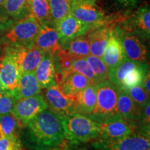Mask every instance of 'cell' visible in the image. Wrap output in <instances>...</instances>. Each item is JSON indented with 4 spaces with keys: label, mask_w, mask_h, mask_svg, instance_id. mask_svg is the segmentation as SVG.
<instances>
[{
    "label": "cell",
    "mask_w": 150,
    "mask_h": 150,
    "mask_svg": "<svg viewBox=\"0 0 150 150\" xmlns=\"http://www.w3.org/2000/svg\"><path fill=\"white\" fill-rule=\"evenodd\" d=\"M94 150H150L149 135L142 131L117 140H101L93 144Z\"/></svg>",
    "instance_id": "obj_6"
},
{
    "label": "cell",
    "mask_w": 150,
    "mask_h": 150,
    "mask_svg": "<svg viewBox=\"0 0 150 150\" xmlns=\"http://www.w3.org/2000/svg\"><path fill=\"white\" fill-rule=\"evenodd\" d=\"M55 81L58 87L65 95L74 99L81 92L93 84L83 75L70 71L56 72Z\"/></svg>",
    "instance_id": "obj_11"
},
{
    "label": "cell",
    "mask_w": 150,
    "mask_h": 150,
    "mask_svg": "<svg viewBox=\"0 0 150 150\" xmlns=\"http://www.w3.org/2000/svg\"><path fill=\"white\" fill-rule=\"evenodd\" d=\"M14 22H15L13 21L12 20H5L0 18V34L6 32Z\"/></svg>",
    "instance_id": "obj_37"
},
{
    "label": "cell",
    "mask_w": 150,
    "mask_h": 150,
    "mask_svg": "<svg viewBox=\"0 0 150 150\" xmlns=\"http://www.w3.org/2000/svg\"><path fill=\"white\" fill-rule=\"evenodd\" d=\"M148 70L147 64L140 63L125 76L120 89H127L136 86H142L145 74Z\"/></svg>",
    "instance_id": "obj_28"
},
{
    "label": "cell",
    "mask_w": 150,
    "mask_h": 150,
    "mask_svg": "<svg viewBox=\"0 0 150 150\" xmlns=\"http://www.w3.org/2000/svg\"><path fill=\"white\" fill-rule=\"evenodd\" d=\"M45 89V99L50 109L62 117L73 114L75 104L74 98L65 95L56 84Z\"/></svg>",
    "instance_id": "obj_12"
},
{
    "label": "cell",
    "mask_w": 150,
    "mask_h": 150,
    "mask_svg": "<svg viewBox=\"0 0 150 150\" xmlns=\"http://www.w3.org/2000/svg\"><path fill=\"white\" fill-rule=\"evenodd\" d=\"M53 150H57V149H53Z\"/></svg>",
    "instance_id": "obj_43"
},
{
    "label": "cell",
    "mask_w": 150,
    "mask_h": 150,
    "mask_svg": "<svg viewBox=\"0 0 150 150\" xmlns=\"http://www.w3.org/2000/svg\"><path fill=\"white\" fill-rule=\"evenodd\" d=\"M142 87L145 88L146 91L147 92V93H150V74L149 71L148 70L146 72L145 78H144L143 83H142Z\"/></svg>",
    "instance_id": "obj_38"
},
{
    "label": "cell",
    "mask_w": 150,
    "mask_h": 150,
    "mask_svg": "<svg viewBox=\"0 0 150 150\" xmlns=\"http://www.w3.org/2000/svg\"><path fill=\"white\" fill-rule=\"evenodd\" d=\"M16 101L10 92L0 91V117L11 113Z\"/></svg>",
    "instance_id": "obj_33"
},
{
    "label": "cell",
    "mask_w": 150,
    "mask_h": 150,
    "mask_svg": "<svg viewBox=\"0 0 150 150\" xmlns=\"http://www.w3.org/2000/svg\"><path fill=\"white\" fill-rule=\"evenodd\" d=\"M115 31L121 42L125 57L133 61L145 62L147 59V50L139 37L120 27L115 28Z\"/></svg>",
    "instance_id": "obj_10"
},
{
    "label": "cell",
    "mask_w": 150,
    "mask_h": 150,
    "mask_svg": "<svg viewBox=\"0 0 150 150\" xmlns=\"http://www.w3.org/2000/svg\"><path fill=\"white\" fill-rule=\"evenodd\" d=\"M86 1H92V2H96V1L97 0H86Z\"/></svg>",
    "instance_id": "obj_40"
},
{
    "label": "cell",
    "mask_w": 150,
    "mask_h": 150,
    "mask_svg": "<svg viewBox=\"0 0 150 150\" xmlns=\"http://www.w3.org/2000/svg\"><path fill=\"white\" fill-rule=\"evenodd\" d=\"M0 91H1V87H0Z\"/></svg>",
    "instance_id": "obj_42"
},
{
    "label": "cell",
    "mask_w": 150,
    "mask_h": 150,
    "mask_svg": "<svg viewBox=\"0 0 150 150\" xmlns=\"http://www.w3.org/2000/svg\"><path fill=\"white\" fill-rule=\"evenodd\" d=\"M125 58L121 42L115 32V28H113L101 59L109 70L119 65Z\"/></svg>",
    "instance_id": "obj_20"
},
{
    "label": "cell",
    "mask_w": 150,
    "mask_h": 150,
    "mask_svg": "<svg viewBox=\"0 0 150 150\" xmlns=\"http://www.w3.org/2000/svg\"><path fill=\"white\" fill-rule=\"evenodd\" d=\"M61 48L65 49L75 59H85L90 54V44L86 35L74 38L67 41Z\"/></svg>",
    "instance_id": "obj_24"
},
{
    "label": "cell",
    "mask_w": 150,
    "mask_h": 150,
    "mask_svg": "<svg viewBox=\"0 0 150 150\" xmlns=\"http://www.w3.org/2000/svg\"><path fill=\"white\" fill-rule=\"evenodd\" d=\"M50 9V16L53 27L62 19L70 14L71 1L70 0H47Z\"/></svg>",
    "instance_id": "obj_27"
},
{
    "label": "cell",
    "mask_w": 150,
    "mask_h": 150,
    "mask_svg": "<svg viewBox=\"0 0 150 150\" xmlns=\"http://www.w3.org/2000/svg\"><path fill=\"white\" fill-rule=\"evenodd\" d=\"M34 46L45 53L50 52L56 55L61 48L59 35L56 28L51 25H41Z\"/></svg>",
    "instance_id": "obj_19"
},
{
    "label": "cell",
    "mask_w": 150,
    "mask_h": 150,
    "mask_svg": "<svg viewBox=\"0 0 150 150\" xmlns=\"http://www.w3.org/2000/svg\"><path fill=\"white\" fill-rule=\"evenodd\" d=\"M117 88L108 80L97 84L95 107L89 117L99 123L119 115L117 108Z\"/></svg>",
    "instance_id": "obj_4"
},
{
    "label": "cell",
    "mask_w": 150,
    "mask_h": 150,
    "mask_svg": "<svg viewBox=\"0 0 150 150\" xmlns=\"http://www.w3.org/2000/svg\"><path fill=\"white\" fill-rule=\"evenodd\" d=\"M70 1H71V2H72V1H75V0H70Z\"/></svg>",
    "instance_id": "obj_41"
},
{
    "label": "cell",
    "mask_w": 150,
    "mask_h": 150,
    "mask_svg": "<svg viewBox=\"0 0 150 150\" xmlns=\"http://www.w3.org/2000/svg\"><path fill=\"white\" fill-rule=\"evenodd\" d=\"M62 118L65 139L74 142H86L99 136V124L89 116L73 113Z\"/></svg>",
    "instance_id": "obj_2"
},
{
    "label": "cell",
    "mask_w": 150,
    "mask_h": 150,
    "mask_svg": "<svg viewBox=\"0 0 150 150\" xmlns=\"http://www.w3.org/2000/svg\"><path fill=\"white\" fill-rule=\"evenodd\" d=\"M44 97L40 94L18 99L15 103L11 113L22 127L29 123L40 112L47 108Z\"/></svg>",
    "instance_id": "obj_8"
},
{
    "label": "cell",
    "mask_w": 150,
    "mask_h": 150,
    "mask_svg": "<svg viewBox=\"0 0 150 150\" xmlns=\"http://www.w3.org/2000/svg\"><path fill=\"white\" fill-rule=\"evenodd\" d=\"M122 90L128 94L134 102L140 107L149 100V94L147 93L142 86H133L129 88Z\"/></svg>",
    "instance_id": "obj_32"
},
{
    "label": "cell",
    "mask_w": 150,
    "mask_h": 150,
    "mask_svg": "<svg viewBox=\"0 0 150 150\" xmlns=\"http://www.w3.org/2000/svg\"><path fill=\"white\" fill-rule=\"evenodd\" d=\"M55 56V61H58L59 63L58 66H59V70L58 72H62L67 70L70 67L72 61L76 59L74 56L71 55L67 50L63 48H61V50L56 53Z\"/></svg>",
    "instance_id": "obj_34"
},
{
    "label": "cell",
    "mask_w": 150,
    "mask_h": 150,
    "mask_svg": "<svg viewBox=\"0 0 150 150\" xmlns=\"http://www.w3.org/2000/svg\"><path fill=\"white\" fill-rule=\"evenodd\" d=\"M5 1L6 0H0V18L5 20H11V19H10L8 16H7L6 13L4 8Z\"/></svg>",
    "instance_id": "obj_39"
},
{
    "label": "cell",
    "mask_w": 150,
    "mask_h": 150,
    "mask_svg": "<svg viewBox=\"0 0 150 150\" xmlns=\"http://www.w3.org/2000/svg\"><path fill=\"white\" fill-rule=\"evenodd\" d=\"M121 29L138 37L149 40L150 35V9L149 3H144L130 16L124 18Z\"/></svg>",
    "instance_id": "obj_9"
},
{
    "label": "cell",
    "mask_w": 150,
    "mask_h": 150,
    "mask_svg": "<svg viewBox=\"0 0 150 150\" xmlns=\"http://www.w3.org/2000/svg\"><path fill=\"white\" fill-rule=\"evenodd\" d=\"M139 63V62L131 61L125 58L119 65L108 70V81L117 89H120L125 76Z\"/></svg>",
    "instance_id": "obj_23"
},
{
    "label": "cell",
    "mask_w": 150,
    "mask_h": 150,
    "mask_svg": "<svg viewBox=\"0 0 150 150\" xmlns=\"http://www.w3.org/2000/svg\"><path fill=\"white\" fill-rule=\"evenodd\" d=\"M30 16L36 19L41 25L52 26L47 0H29Z\"/></svg>",
    "instance_id": "obj_26"
},
{
    "label": "cell",
    "mask_w": 150,
    "mask_h": 150,
    "mask_svg": "<svg viewBox=\"0 0 150 150\" xmlns=\"http://www.w3.org/2000/svg\"><path fill=\"white\" fill-rule=\"evenodd\" d=\"M113 28L110 24L90 28L86 33L89 40L90 54L102 58Z\"/></svg>",
    "instance_id": "obj_16"
},
{
    "label": "cell",
    "mask_w": 150,
    "mask_h": 150,
    "mask_svg": "<svg viewBox=\"0 0 150 150\" xmlns=\"http://www.w3.org/2000/svg\"><path fill=\"white\" fill-rule=\"evenodd\" d=\"M20 72H34L42 60L45 52L33 46L31 47H15Z\"/></svg>",
    "instance_id": "obj_18"
},
{
    "label": "cell",
    "mask_w": 150,
    "mask_h": 150,
    "mask_svg": "<svg viewBox=\"0 0 150 150\" xmlns=\"http://www.w3.org/2000/svg\"><path fill=\"white\" fill-rule=\"evenodd\" d=\"M117 1L124 8L130 10L136 8L141 0H117Z\"/></svg>",
    "instance_id": "obj_36"
},
{
    "label": "cell",
    "mask_w": 150,
    "mask_h": 150,
    "mask_svg": "<svg viewBox=\"0 0 150 150\" xmlns=\"http://www.w3.org/2000/svg\"><path fill=\"white\" fill-rule=\"evenodd\" d=\"M20 72L13 47L6 45L0 60V87L1 91L13 92L16 89Z\"/></svg>",
    "instance_id": "obj_5"
},
{
    "label": "cell",
    "mask_w": 150,
    "mask_h": 150,
    "mask_svg": "<svg viewBox=\"0 0 150 150\" xmlns=\"http://www.w3.org/2000/svg\"><path fill=\"white\" fill-rule=\"evenodd\" d=\"M34 74L41 88H47L56 85L55 55L50 52H45L35 70Z\"/></svg>",
    "instance_id": "obj_17"
},
{
    "label": "cell",
    "mask_w": 150,
    "mask_h": 150,
    "mask_svg": "<svg viewBox=\"0 0 150 150\" xmlns=\"http://www.w3.org/2000/svg\"><path fill=\"white\" fill-rule=\"evenodd\" d=\"M4 8L7 16L14 22L30 16L29 0H6Z\"/></svg>",
    "instance_id": "obj_25"
},
{
    "label": "cell",
    "mask_w": 150,
    "mask_h": 150,
    "mask_svg": "<svg viewBox=\"0 0 150 150\" xmlns=\"http://www.w3.org/2000/svg\"><path fill=\"white\" fill-rule=\"evenodd\" d=\"M65 71H70V72H76L83 75L86 78L88 79L94 85L97 84L96 77L94 74L93 71L86 59H74L72 61L70 67Z\"/></svg>",
    "instance_id": "obj_30"
},
{
    "label": "cell",
    "mask_w": 150,
    "mask_h": 150,
    "mask_svg": "<svg viewBox=\"0 0 150 150\" xmlns=\"http://www.w3.org/2000/svg\"><path fill=\"white\" fill-rule=\"evenodd\" d=\"M55 28L59 33L61 47L67 41L86 35L89 30L88 25L79 21L71 14L62 19Z\"/></svg>",
    "instance_id": "obj_14"
},
{
    "label": "cell",
    "mask_w": 150,
    "mask_h": 150,
    "mask_svg": "<svg viewBox=\"0 0 150 150\" xmlns=\"http://www.w3.org/2000/svg\"><path fill=\"white\" fill-rule=\"evenodd\" d=\"M20 127V123L11 112L0 117V129L6 137L18 136L17 131Z\"/></svg>",
    "instance_id": "obj_31"
},
{
    "label": "cell",
    "mask_w": 150,
    "mask_h": 150,
    "mask_svg": "<svg viewBox=\"0 0 150 150\" xmlns=\"http://www.w3.org/2000/svg\"><path fill=\"white\" fill-rule=\"evenodd\" d=\"M41 28V24L33 17L27 18L15 22L6 31L4 40L6 45L15 47H31L38 33Z\"/></svg>",
    "instance_id": "obj_3"
},
{
    "label": "cell",
    "mask_w": 150,
    "mask_h": 150,
    "mask_svg": "<svg viewBox=\"0 0 150 150\" xmlns=\"http://www.w3.org/2000/svg\"><path fill=\"white\" fill-rule=\"evenodd\" d=\"M99 139L117 140L128 136L135 130L117 115L99 122Z\"/></svg>",
    "instance_id": "obj_13"
},
{
    "label": "cell",
    "mask_w": 150,
    "mask_h": 150,
    "mask_svg": "<svg viewBox=\"0 0 150 150\" xmlns=\"http://www.w3.org/2000/svg\"><path fill=\"white\" fill-rule=\"evenodd\" d=\"M117 108L122 119L136 130L139 122L140 107L122 89H117Z\"/></svg>",
    "instance_id": "obj_15"
},
{
    "label": "cell",
    "mask_w": 150,
    "mask_h": 150,
    "mask_svg": "<svg viewBox=\"0 0 150 150\" xmlns=\"http://www.w3.org/2000/svg\"><path fill=\"white\" fill-rule=\"evenodd\" d=\"M28 139L36 150H53L61 146L65 139L63 118L46 108L27 126Z\"/></svg>",
    "instance_id": "obj_1"
},
{
    "label": "cell",
    "mask_w": 150,
    "mask_h": 150,
    "mask_svg": "<svg viewBox=\"0 0 150 150\" xmlns=\"http://www.w3.org/2000/svg\"><path fill=\"white\" fill-rule=\"evenodd\" d=\"M70 14L79 21L93 28L104 24H109L112 20L105 16L104 13L95 2L86 0H75L71 2Z\"/></svg>",
    "instance_id": "obj_7"
},
{
    "label": "cell",
    "mask_w": 150,
    "mask_h": 150,
    "mask_svg": "<svg viewBox=\"0 0 150 150\" xmlns=\"http://www.w3.org/2000/svg\"><path fill=\"white\" fill-rule=\"evenodd\" d=\"M96 100L97 85L91 84L76 97L73 113L90 115L95 107Z\"/></svg>",
    "instance_id": "obj_22"
},
{
    "label": "cell",
    "mask_w": 150,
    "mask_h": 150,
    "mask_svg": "<svg viewBox=\"0 0 150 150\" xmlns=\"http://www.w3.org/2000/svg\"><path fill=\"white\" fill-rule=\"evenodd\" d=\"M41 89L35 76L34 72H26L20 74L16 89L11 93L18 100L38 95L40 93Z\"/></svg>",
    "instance_id": "obj_21"
},
{
    "label": "cell",
    "mask_w": 150,
    "mask_h": 150,
    "mask_svg": "<svg viewBox=\"0 0 150 150\" xmlns=\"http://www.w3.org/2000/svg\"><path fill=\"white\" fill-rule=\"evenodd\" d=\"M85 59L93 71L97 84L103 81L108 79V68L101 58L89 54Z\"/></svg>",
    "instance_id": "obj_29"
},
{
    "label": "cell",
    "mask_w": 150,
    "mask_h": 150,
    "mask_svg": "<svg viewBox=\"0 0 150 150\" xmlns=\"http://www.w3.org/2000/svg\"><path fill=\"white\" fill-rule=\"evenodd\" d=\"M0 150H22L18 136H6L0 139Z\"/></svg>",
    "instance_id": "obj_35"
}]
</instances>
